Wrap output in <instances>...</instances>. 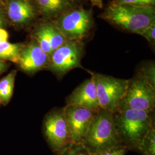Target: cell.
I'll use <instances>...</instances> for the list:
<instances>
[{
  "instance_id": "obj_5",
  "label": "cell",
  "mask_w": 155,
  "mask_h": 155,
  "mask_svg": "<svg viewBox=\"0 0 155 155\" xmlns=\"http://www.w3.org/2000/svg\"><path fill=\"white\" fill-rule=\"evenodd\" d=\"M83 54L82 41L67 40L50 56L47 68L61 79L74 68H83L81 64Z\"/></svg>"
},
{
  "instance_id": "obj_28",
  "label": "cell",
  "mask_w": 155,
  "mask_h": 155,
  "mask_svg": "<svg viewBox=\"0 0 155 155\" xmlns=\"http://www.w3.org/2000/svg\"><path fill=\"white\" fill-rule=\"evenodd\" d=\"M69 1H71L72 2H73L74 4V2H77V1H78L79 0H69Z\"/></svg>"
},
{
  "instance_id": "obj_9",
  "label": "cell",
  "mask_w": 155,
  "mask_h": 155,
  "mask_svg": "<svg viewBox=\"0 0 155 155\" xmlns=\"http://www.w3.org/2000/svg\"><path fill=\"white\" fill-rule=\"evenodd\" d=\"M63 112L74 144H82L97 112L77 106L66 105Z\"/></svg>"
},
{
  "instance_id": "obj_10",
  "label": "cell",
  "mask_w": 155,
  "mask_h": 155,
  "mask_svg": "<svg viewBox=\"0 0 155 155\" xmlns=\"http://www.w3.org/2000/svg\"><path fill=\"white\" fill-rule=\"evenodd\" d=\"M66 104V105L77 106L94 112L101 110L93 78L84 81L67 96Z\"/></svg>"
},
{
  "instance_id": "obj_20",
  "label": "cell",
  "mask_w": 155,
  "mask_h": 155,
  "mask_svg": "<svg viewBox=\"0 0 155 155\" xmlns=\"http://www.w3.org/2000/svg\"><path fill=\"white\" fill-rule=\"evenodd\" d=\"M58 155H93L82 144H72Z\"/></svg>"
},
{
  "instance_id": "obj_18",
  "label": "cell",
  "mask_w": 155,
  "mask_h": 155,
  "mask_svg": "<svg viewBox=\"0 0 155 155\" xmlns=\"http://www.w3.org/2000/svg\"><path fill=\"white\" fill-rule=\"evenodd\" d=\"M143 78L155 89V65L153 61H147L139 67L136 74Z\"/></svg>"
},
{
  "instance_id": "obj_19",
  "label": "cell",
  "mask_w": 155,
  "mask_h": 155,
  "mask_svg": "<svg viewBox=\"0 0 155 155\" xmlns=\"http://www.w3.org/2000/svg\"><path fill=\"white\" fill-rule=\"evenodd\" d=\"M35 38L36 41L38 43L41 49L50 57L52 54V51L51 48L50 40L45 24L41 25L37 30L35 34Z\"/></svg>"
},
{
  "instance_id": "obj_3",
  "label": "cell",
  "mask_w": 155,
  "mask_h": 155,
  "mask_svg": "<svg viewBox=\"0 0 155 155\" xmlns=\"http://www.w3.org/2000/svg\"><path fill=\"white\" fill-rule=\"evenodd\" d=\"M82 144L93 155L123 146L117 133L113 112L101 109L95 113Z\"/></svg>"
},
{
  "instance_id": "obj_27",
  "label": "cell",
  "mask_w": 155,
  "mask_h": 155,
  "mask_svg": "<svg viewBox=\"0 0 155 155\" xmlns=\"http://www.w3.org/2000/svg\"><path fill=\"white\" fill-rule=\"evenodd\" d=\"M2 24V16H1V14L0 13V26H1Z\"/></svg>"
},
{
  "instance_id": "obj_2",
  "label": "cell",
  "mask_w": 155,
  "mask_h": 155,
  "mask_svg": "<svg viewBox=\"0 0 155 155\" xmlns=\"http://www.w3.org/2000/svg\"><path fill=\"white\" fill-rule=\"evenodd\" d=\"M101 18L124 31L140 35L155 22V7L111 2L101 15Z\"/></svg>"
},
{
  "instance_id": "obj_21",
  "label": "cell",
  "mask_w": 155,
  "mask_h": 155,
  "mask_svg": "<svg viewBox=\"0 0 155 155\" xmlns=\"http://www.w3.org/2000/svg\"><path fill=\"white\" fill-rule=\"evenodd\" d=\"M112 2L117 4L154 6L155 0H114Z\"/></svg>"
},
{
  "instance_id": "obj_11",
  "label": "cell",
  "mask_w": 155,
  "mask_h": 155,
  "mask_svg": "<svg viewBox=\"0 0 155 155\" xmlns=\"http://www.w3.org/2000/svg\"><path fill=\"white\" fill-rule=\"evenodd\" d=\"M50 57L41 49L36 41H32L21 51L18 64L23 71L34 74L47 68Z\"/></svg>"
},
{
  "instance_id": "obj_14",
  "label": "cell",
  "mask_w": 155,
  "mask_h": 155,
  "mask_svg": "<svg viewBox=\"0 0 155 155\" xmlns=\"http://www.w3.org/2000/svg\"><path fill=\"white\" fill-rule=\"evenodd\" d=\"M16 71H12L0 81V102L3 105L8 103L11 98L14 86Z\"/></svg>"
},
{
  "instance_id": "obj_16",
  "label": "cell",
  "mask_w": 155,
  "mask_h": 155,
  "mask_svg": "<svg viewBox=\"0 0 155 155\" xmlns=\"http://www.w3.org/2000/svg\"><path fill=\"white\" fill-rule=\"evenodd\" d=\"M136 151L142 155H155V125L146 134Z\"/></svg>"
},
{
  "instance_id": "obj_24",
  "label": "cell",
  "mask_w": 155,
  "mask_h": 155,
  "mask_svg": "<svg viewBox=\"0 0 155 155\" xmlns=\"http://www.w3.org/2000/svg\"><path fill=\"white\" fill-rule=\"evenodd\" d=\"M8 38L9 34L8 32L2 28H0V43L8 41Z\"/></svg>"
},
{
  "instance_id": "obj_26",
  "label": "cell",
  "mask_w": 155,
  "mask_h": 155,
  "mask_svg": "<svg viewBox=\"0 0 155 155\" xmlns=\"http://www.w3.org/2000/svg\"><path fill=\"white\" fill-rule=\"evenodd\" d=\"M8 67V65L5 62L0 60V74L5 72Z\"/></svg>"
},
{
  "instance_id": "obj_13",
  "label": "cell",
  "mask_w": 155,
  "mask_h": 155,
  "mask_svg": "<svg viewBox=\"0 0 155 155\" xmlns=\"http://www.w3.org/2000/svg\"><path fill=\"white\" fill-rule=\"evenodd\" d=\"M40 10L47 15H61L74 8L69 0H36Z\"/></svg>"
},
{
  "instance_id": "obj_7",
  "label": "cell",
  "mask_w": 155,
  "mask_h": 155,
  "mask_svg": "<svg viewBox=\"0 0 155 155\" xmlns=\"http://www.w3.org/2000/svg\"><path fill=\"white\" fill-rule=\"evenodd\" d=\"M54 24L67 40L82 41L93 27V18L91 11L73 8L60 15Z\"/></svg>"
},
{
  "instance_id": "obj_22",
  "label": "cell",
  "mask_w": 155,
  "mask_h": 155,
  "mask_svg": "<svg viewBox=\"0 0 155 155\" xmlns=\"http://www.w3.org/2000/svg\"><path fill=\"white\" fill-rule=\"evenodd\" d=\"M139 35L143 36L152 45H155V22L145 28Z\"/></svg>"
},
{
  "instance_id": "obj_17",
  "label": "cell",
  "mask_w": 155,
  "mask_h": 155,
  "mask_svg": "<svg viewBox=\"0 0 155 155\" xmlns=\"http://www.w3.org/2000/svg\"><path fill=\"white\" fill-rule=\"evenodd\" d=\"M52 52L66 41V38L54 24H45Z\"/></svg>"
},
{
  "instance_id": "obj_25",
  "label": "cell",
  "mask_w": 155,
  "mask_h": 155,
  "mask_svg": "<svg viewBox=\"0 0 155 155\" xmlns=\"http://www.w3.org/2000/svg\"><path fill=\"white\" fill-rule=\"evenodd\" d=\"M91 4L94 6L101 9L103 6V0H90Z\"/></svg>"
},
{
  "instance_id": "obj_1",
  "label": "cell",
  "mask_w": 155,
  "mask_h": 155,
  "mask_svg": "<svg viewBox=\"0 0 155 155\" xmlns=\"http://www.w3.org/2000/svg\"><path fill=\"white\" fill-rule=\"evenodd\" d=\"M113 119L122 145L128 150H136L146 134L155 126V111H116Z\"/></svg>"
},
{
  "instance_id": "obj_12",
  "label": "cell",
  "mask_w": 155,
  "mask_h": 155,
  "mask_svg": "<svg viewBox=\"0 0 155 155\" xmlns=\"http://www.w3.org/2000/svg\"><path fill=\"white\" fill-rule=\"evenodd\" d=\"M8 15L12 21L23 24L33 19L35 9L33 6L26 0H14L8 6Z\"/></svg>"
},
{
  "instance_id": "obj_8",
  "label": "cell",
  "mask_w": 155,
  "mask_h": 155,
  "mask_svg": "<svg viewBox=\"0 0 155 155\" xmlns=\"http://www.w3.org/2000/svg\"><path fill=\"white\" fill-rule=\"evenodd\" d=\"M43 129L48 144L57 155L74 144L63 108L50 111L45 117Z\"/></svg>"
},
{
  "instance_id": "obj_15",
  "label": "cell",
  "mask_w": 155,
  "mask_h": 155,
  "mask_svg": "<svg viewBox=\"0 0 155 155\" xmlns=\"http://www.w3.org/2000/svg\"><path fill=\"white\" fill-rule=\"evenodd\" d=\"M23 48L19 44L8 41L0 43V60H7L18 63L21 51Z\"/></svg>"
},
{
  "instance_id": "obj_23",
  "label": "cell",
  "mask_w": 155,
  "mask_h": 155,
  "mask_svg": "<svg viewBox=\"0 0 155 155\" xmlns=\"http://www.w3.org/2000/svg\"><path fill=\"white\" fill-rule=\"evenodd\" d=\"M127 151L128 150L126 147L119 146L94 155H125Z\"/></svg>"
},
{
  "instance_id": "obj_6",
  "label": "cell",
  "mask_w": 155,
  "mask_h": 155,
  "mask_svg": "<svg viewBox=\"0 0 155 155\" xmlns=\"http://www.w3.org/2000/svg\"><path fill=\"white\" fill-rule=\"evenodd\" d=\"M97 90L102 109L115 112L127 89L128 79H120L97 72H90Z\"/></svg>"
},
{
  "instance_id": "obj_4",
  "label": "cell",
  "mask_w": 155,
  "mask_h": 155,
  "mask_svg": "<svg viewBox=\"0 0 155 155\" xmlns=\"http://www.w3.org/2000/svg\"><path fill=\"white\" fill-rule=\"evenodd\" d=\"M155 89L143 78L134 74L128 79L127 89L117 111H155Z\"/></svg>"
}]
</instances>
